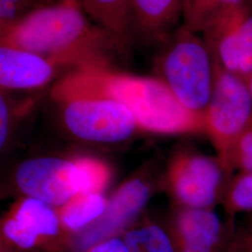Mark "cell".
Returning <instances> with one entry per match:
<instances>
[{"label":"cell","instance_id":"cell-23","mask_svg":"<svg viewBox=\"0 0 252 252\" xmlns=\"http://www.w3.org/2000/svg\"><path fill=\"white\" fill-rule=\"evenodd\" d=\"M9 113L7 103L0 94V151L7 140L9 134Z\"/></svg>","mask_w":252,"mask_h":252},{"label":"cell","instance_id":"cell-12","mask_svg":"<svg viewBox=\"0 0 252 252\" xmlns=\"http://www.w3.org/2000/svg\"><path fill=\"white\" fill-rule=\"evenodd\" d=\"M54 74L50 59L22 49L0 44V86L31 89L44 85Z\"/></svg>","mask_w":252,"mask_h":252},{"label":"cell","instance_id":"cell-24","mask_svg":"<svg viewBox=\"0 0 252 252\" xmlns=\"http://www.w3.org/2000/svg\"><path fill=\"white\" fill-rule=\"evenodd\" d=\"M0 252H15L13 246L3 234L2 229H0Z\"/></svg>","mask_w":252,"mask_h":252},{"label":"cell","instance_id":"cell-2","mask_svg":"<svg viewBox=\"0 0 252 252\" xmlns=\"http://www.w3.org/2000/svg\"><path fill=\"white\" fill-rule=\"evenodd\" d=\"M93 64L80 65L55 89L56 97L63 103V122L82 140L122 142L139 127L126 106L101 89Z\"/></svg>","mask_w":252,"mask_h":252},{"label":"cell","instance_id":"cell-14","mask_svg":"<svg viewBox=\"0 0 252 252\" xmlns=\"http://www.w3.org/2000/svg\"><path fill=\"white\" fill-rule=\"evenodd\" d=\"M85 13L118 45L128 44L134 31L131 0H80Z\"/></svg>","mask_w":252,"mask_h":252},{"label":"cell","instance_id":"cell-26","mask_svg":"<svg viewBox=\"0 0 252 252\" xmlns=\"http://www.w3.org/2000/svg\"><path fill=\"white\" fill-rule=\"evenodd\" d=\"M250 232H251V234H252V225H251V228H250V230H249Z\"/></svg>","mask_w":252,"mask_h":252},{"label":"cell","instance_id":"cell-25","mask_svg":"<svg viewBox=\"0 0 252 252\" xmlns=\"http://www.w3.org/2000/svg\"><path fill=\"white\" fill-rule=\"evenodd\" d=\"M247 84H248L249 90H250V92H251V94H252V73H251V75L249 76V78H248V80H247Z\"/></svg>","mask_w":252,"mask_h":252},{"label":"cell","instance_id":"cell-4","mask_svg":"<svg viewBox=\"0 0 252 252\" xmlns=\"http://www.w3.org/2000/svg\"><path fill=\"white\" fill-rule=\"evenodd\" d=\"M156 67L180 104L204 117L214 83V55L204 36L181 25L158 55Z\"/></svg>","mask_w":252,"mask_h":252},{"label":"cell","instance_id":"cell-3","mask_svg":"<svg viewBox=\"0 0 252 252\" xmlns=\"http://www.w3.org/2000/svg\"><path fill=\"white\" fill-rule=\"evenodd\" d=\"M93 69L101 89L131 111L139 128L161 134L205 129L204 117L184 108L159 78L113 72L105 63Z\"/></svg>","mask_w":252,"mask_h":252},{"label":"cell","instance_id":"cell-18","mask_svg":"<svg viewBox=\"0 0 252 252\" xmlns=\"http://www.w3.org/2000/svg\"><path fill=\"white\" fill-rule=\"evenodd\" d=\"M222 197L226 212L230 216L252 214V171H238L227 183Z\"/></svg>","mask_w":252,"mask_h":252},{"label":"cell","instance_id":"cell-5","mask_svg":"<svg viewBox=\"0 0 252 252\" xmlns=\"http://www.w3.org/2000/svg\"><path fill=\"white\" fill-rule=\"evenodd\" d=\"M252 117V96L247 82L223 68L214 56L213 90L204 119L222 165Z\"/></svg>","mask_w":252,"mask_h":252},{"label":"cell","instance_id":"cell-21","mask_svg":"<svg viewBox=\"0 0 252 252\" xmlns=\"http://www.w3.org/2000/svg\"><path fill=\"white\" fill-rule=\"evenodd\" d=\"M84 252H132L123 236L118 235L94 245Z\"/></svg>","mask_w":252,"mask_h":252},{"label":"cell","instance_id":"cell-19","mask_svg":"<svg viewBox=\"0 0 252 252\" xmlns=\"http://www.w3.org/2000/svg\"><path fill=\"white\" fill-rule=\"evenodd\" d=\"M223 166L226 170L252 171V117L227 154Z\"/></svg>","mask_w":252,"mask_h":252},{"label":"cell","instance_id":"cell-15","mask_svg":"<svg viewBox=\"0 0 252 252\" xmlns=\"http://www.w3.org/2000/svg\"><path fill=\"white\" fill-rule=\"evenodd\" d=\"M108 203L101 193L78 194L61 207V225L67 233L78 234L104 214Z\"/></svg>","mask_w":252,"mask_h":252},{"label":"cell","instance_id":"cell-10","mask_svg":"<svg viewBox=\"0 0 252 252\" xmlns=\"http://www.w3.org/2000/svg\"><path fill=\"white\" fill-rule=\"evenodd\" d=\"M177 252H226L237 232L209 208L185 207L169 232Z\"/></svg>","mask_w":252,"mask_h":252},{"label":"cell","instance_id":"cell-7","mask_svg":"<svg viewBox=\"0 0 252 252\" xmlns=\"http://www.w3.org/2000/svg\"><path fill=\"white\" fill-rule=\"evenodd\" d=\"M204 37L221 66L247 82L252 70V0L223 14Z\"/></svg>","mask_w":252,"mask_h":252},{"label":"cell","instance_id":"cell-9","mask_svg":"<svg viewBox=\"0 0 252 252\" xmlns=\"http://www.w3.org/2000/svg\"><path fill=\"white\" fill-rule=\"evenodd\" d=\"M150 196V187L143 180L135 179L123 184L108 201L104 214L76 234L73 241L74 252H86L95 244L118 236L139 214Z\"/></svg>","mask_w":252,"mask_h":252},{"label":"cell","instance_id":"cell-1","mask_svg":"<svg viewBox=\"0 0 252 252\" xmlns=\"http://www.w3.org/2000/svg\"><path fill=\"white\" fill-rule=\"evenodd\" d=\"M3 43L40 55L82 64L105 63L103 49L118 46L107 32L92 26L80 0L36 9L6 30Z\"/></svg>","mask_w":252,"mask_h":252},{"label":"cell","instance_id":"cell-13","mask_svg":"<svg viewBox=\"0 0 252 252\" xmlns=\"http://www.w3.org/2000/svg\"><path fill=\"white\" fill-rule=\"evenodd\" d=\"M185 0H131L134 31L151 40L170 33L182 19Z\"/></svg>","mask_w":252,"mask_h":252},{"label":"cell","instance_id":"cell-16","mask_svg":"<svg viewBox=\"0 0 252 252\" xmlns=\"http://www.w3.org/2000/svg\"><path fill=\"white\" fill-rule=\"evenodd\" d=\"M248 0H185L182 21L185 27L203 36L228 11Z\"/></svg>","mask_w":252,"mask_h":252},{"label":"cell","instance_id":"cell-8","mask_svg":"<svg viewBox=\"0 0 252 252\" xmlns=\"http://www.w3.org/2000/svg\"><path fill=\"white\" fill-rule=\"evenodd\" d=\"M225 170L219 159L183 154L174 160L170 167L173 193L185 207L210 208L223 193Z\"/></svg>","mask_w":252,"mask_h":252},{"label":"cell","instance_id":"cell-6","mask_svg":"<svg viewBox=\"0 0 252 252\" xmlns=\"http://www.w3.org/2000/svg\"><path fill=\"white\" fill-rule=\"evenodd\" d=\"M15 180L19 189L28 197L40 200L52 207H63L76 195L88 193L81 159H30L19 165Z\"/></svg>","mask_w":252,"mask_h":252},{"label":"cell","instance_id":"cell-20","mask_svg":"<svg viewBox=\"0 0 252 252\" xmlns=\"http://www.w3.org/2000/svg\"><path fill=\"white\" fill-rule=\"evenodd\" d=\"M25 0H0V29L14 25L25 9Z\"/></svg>","mask_w":252,"mask_h":252},{"label":"cell","instance_id":"cell-27","mask_svg":"<svg viewBox=\"0 0 252 252\" xmlns=\"http://www.w3.org/2000/svg\"><path fill=\"white\" fill-rule=\"evenodd\" d=\"M59 1H60V3H61V2H63V1H65V0H59Z\"/></svg>","mask_w":252,"mask_h":252},{"label":"cell","instance_id":"cell-17","mask_svg":"<svg viewBox=\"0 0 252 252\" xmlns=\"http://www.w3.org/2000/svg\"><path fill=\"white\" fill-rule=\"evenodd\" d=\"M122 236L132 252H177L170 234L153 223L127 230Z\"/></svg>","mask_w":252,"mask_h":252},{"label":"cell","instance_id":"cell-22","mask_svg":"<svg viewBox=\"0 0 252 252\" xmlns=\"http://www.w3.org/2000/svg\"><path fill=\"white\" fill-rule=\"evenodd\" d=\"M226 252H252V235L250 231L237 232Z\"/></svg>","mask_w":252,"mask_h":252},{"label":"cell","instance_id":"cell-11","mask_svg":"<svg viewBox=\"0 0 252 252\" xmlns=\"http://www.w3.org/2000/svg\"><path fill=\"white\" fill-rule=\"evenodd\" d=\"M61 228L59 215L52 206L28 197L5 220L1 229L13 248L29 251L42 240L58 236Z\"/></svg>","mask_w":252,"mask_h":252}]
</instances>
